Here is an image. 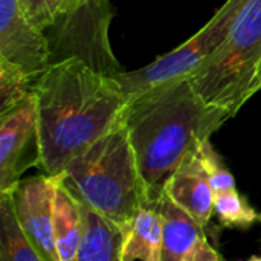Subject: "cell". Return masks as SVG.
I'll list each match as a JSON object with an SVG mask.
<instances>
[{"label":"cell","instance_id":"16","mask_svg":"<svg viewBox=\"0 0 261 261\" xmlns=\"http://www.w3.org/2000/svg\"><path fill=\"white\" fill-rule=\"evenodd\" d=\"M37 78L23 67L0 58V112H5L34 93Z\"/></svg>","mask_w":261,"mask_h":261},{"label":"cell","instance_id":"2","mask_svg":"<svg viewBox=\"0 0 261 261\" xmlns=\"http://www.w3.org/2000/svg\"><path fill=\"white\" fill-rule=\"evenodd\" d=\"M228 119L226 112L199 98L190 76L167 81L128 101L124 122L148 203H158L176 170Z\"/></svg>","mask_w":261,"mask_h":261},{"label":"cell","instance_id":"12","mask_svg":"<svg viewBox=\"0 0 261 261\" xmlns=\"http://www.w3.org/2000/svg\"><path fill=\"white\" fill-rule=\"evenodd\" d=\"M158 208L164 217L161 261H184L191 248L206 236L205 228L167 194L158 200Z\"/></svg>","mask_w":261,"mask_h":261},{"label":"cell","instance_id":"17","mask_svg":"<svg viewBox=\"0 0 261 261\" xmlns=\"http://www.w3.org/2000/svg\"><path fill=\"white\" fill-rule=\"evenodd\" d=\"M214 214L226 228L248 229L261 222V213L255 211L237 190L214 196Z\"/></svg>","mask_w":261,"mask_h":261},{"label":"cell","instance_id":"11","mask_svg":"<svg viewBox=\"0 0 261 261\" xmlns=\"http://www.w3.org/2000/svg\"><path fill=\"white\" fill-rule=\"evenodd\" d=\"M83 232L75 261H124L127 228L83 205Z\"/></svg>","mask_w":261,"mask_h":261},{"label":"cell","instance_id":"22","mask_svg":"<svg viewBox=\"0 0 261 261\" xmlns=\"http://www.w3.org/2000/svg\"><path fill=\"white\" fill-rule=\"evenodd\" d=\"M248 261H261V255H255V257H251Z\"/></svg>","mask_w":261,"mask_h":261},{"label":"cell","instance_id":"7","mask_svg":"<svg viewBox=\"0 0 261 261\" xmlns=\"http://www.w3.org/2000/svg\"><path fill=\"white\" fill-rule=\"evenodd\" d=\"M41 167V141L34 93L0 112V194H8L32 168Z\"/></svg>","mask_w":261,"mask_h":261},{"label":"cell","instance_id":"5","mask_svg":"<svg viewBox=\"0 0 261 261\" xmlns=\"http://www.w3.org/2000/svg\"><path fill=\"white\" fill-rule=\"evenodd\" d=\"M115 9L110 0H70L44 31L50 64L80 60L93 70L118 78L125 70L113 54L109 29Z\"/></svg>","mask_w":261,"mask_h":261},{"label":"cell","instance_id":"15","mask_svg":"<svg viewBox=\"0 0 261 261\" xmlns=\"http://www.w3.org/2000/svg\"><path fill=\"white\" fill-rule=\"evenodd\" d=\"M0 261H43L20 228L9 194H0Z\"/></svg>","mask_w":261,"mask_h":261},{"label":"cell","instance_id":"10","mask_svg":"<svg viewBox=\"0 0 261 261\" xmlns=\"http://www.w3.org/2000/svg\"><path fill=\"white\" fill-rule=\"evenodd\" d=\"M167 194L203 228L214 214V191L202 164L199 148L176 170L165 185Z\"/></svg>","mask_w":261,"mask_h":261},{"label":"cell","instance_id":"21","mask_svg":"<svg viewBox=\"0 0 261 261\" xmlns=\"http://www.w3.org/2000/svg\"><path fill=\"white\" fill-rule=\"evenodd\" d=\"M261 90V61L260 64H258V70H257V76H255V81H254V86H252V89H251V95L254 96L257 92H260Z\"/></svg>","mask_w":261,"mask_h":261},{"label":"cell","instance_id":"1","mask_svg":"<svg viewBox=\"0 0 261 261\" xmlns=\"http://www.w3.org/2000/svg\"><path fill=\"white\" fill-rule=\"evenodd\" d=\"M41 141V171L58 176L124 115L121 83L80 60L54 63L34 86Z\"/></svg>","mask_w":261,"mask_h":261},{"label":"cell","instance_id":"18","mask_svg":"<svg viewBox=\"0 0 261 261\" xmlns=\"http://www.w3.org/2000/svg\"><path fill=\"white\" fill-rule=\"evenodd\" d=\"M199 154H200L202 164L205 167V171L208 174V179H210L211 188L214 191V196L226 193V191L237 190L234 176L229 173V170L223 164V159L216 151V148L213 147L210 139H206V141H203L200 144Z\"/></svg>","mask_w":261,"mask_h":261},{"label":"cell","instance_id":"19","mask_svg":"<svg viewBox=\"0 0 261 261\" xmlns=\"http://www.w3.org/2000/svg\"><path fill=\"white\" fill-rule=\"evenodd\" d=\"M17 3L24 17L44 32L70 0H17Z\"/></svg>","mask_w":261,"mask_h":261},{"label":"cell","instance_id":"20","mask_svg":"<svg viewBox=\"0 0 261 261\" xmlns=\"http://www.w3.org/2000/svg\"><path fill=\"white\" fill-rule=\"evenodd\" d=\"M184 261H225L222 255L211 246L206 236L202 237L187 254Z\"/></svg>","mask_w":261,"mask_h":261},{"label":"cell","instance_id":"4","mask_svg":"<svg viewBox=\"0 0 261 261\" xmlns=\"http://www.w3.org/2000/svg\"><path fill=\"white\" fill-rule=\"evenodd\" d=\"M261 61V0H246L219 49L190 76L199 98L231 118L252 98Z\"/></svg>","mask_w":261,"mask_h":261},{"label":"cell","instance_id":"3","mask_svg":"<svg viewBox=\"0 0 261 261\" xmlns=\"http://www.w3.org/2000/svg\"><path fill=\"white\" fill-rule=\"evenodd\" d=\"M67 191L122 228L148 203L128 132L122 118L60 174Z\"/></svg>","mask_w":261,"mask_h":261},{"label":"cell","instance_id":"14","mask_svg":"<svg viewBox=\"0 0 261 261\" xmlns=\"http://www.w3.org/2000/svg\"><path fill=\"white\" fill-rule=\"evenodd\" d=\"M83 232L81 203L67 191L58 174L54 202V237L60 261H75Z\"/></svg>","mask_w":261,"mask_h":261},{"label":"cell","instance_id":"6","mask_svg":"<svg viewBox=\"0 0 261 261\" xmlns=\"http://www.w3.org/2000/svg\"><path fill=\"white\" fill-rule=\"evenodd\" d=\"M245 2L226 0L214 17L184 44L158 57L153 63L138 70L119 75L116 80L121 83L128 99L167 81L191 76L223 43Z\"/></svg>","mask_w":261,"mask_h":261},{"label":"cell","instance_id":"8","mask_svg":"<svg viewBox=\"0 0 261 261\" xmlns=\"http://www.w3.org/2000/svg\"><path fill=\"white\" fill-rule=\"evenodd\" d=\"M58 176L40 174L21 179L11 193L20 228L43 261H60L54 237V202Z\"/></svg>","mask_w":261,"mask_h":261},{"label":"cell","instance_id":"9","mask_svg":"<svg viewBox=\"0 0 261 261\" xmlns=\"http://www.w3.org/2000/svg\"><path fill=\"white\" fill-rule=\"evenodd\" d=\"M0 58L18 64L34 78L50 66L46 34L24 17L17 0H0Z\"/></svg>","mask_w":261,"mask_h":261},{"label":"cell","instance_id":"13","mask_svg":"<svg viewBox=\"0 0 261 261\" xmlns=\"http://www.w3.org/2000/svg\"><path fill=\"white\" fill-rule=\"evenodd\" d=\"M164 217L158 203H147L138 210L124 245V261H161Z\"/></svg>","mask_w":261,"mask_h":261}]
</instances>
